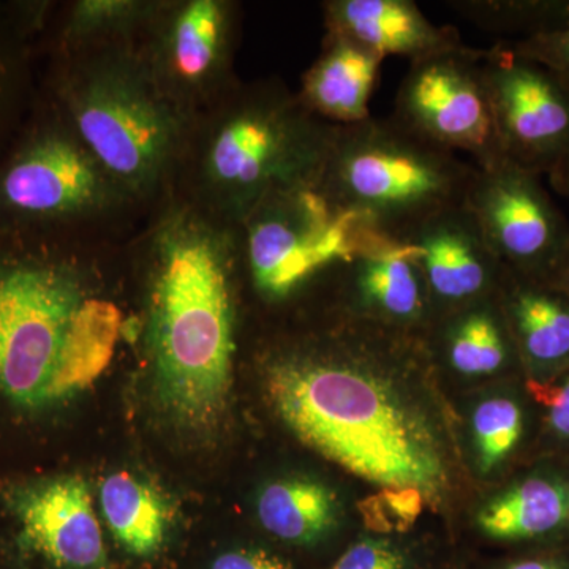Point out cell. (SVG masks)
Instances as JSON below:
<instances>
[{
	"label": "cell",
	"instance_id": "32",
	"mask_svg": "<svg viewBox=\"0 0 569 569\" xmlns=\"http://www.w3.org/2000/svg\"><path fill=\"white\" fill-rule=\"evenodd\" d=\"M503 569H569V559L560 553H542L511 561Z\"/></svg>",
	"mask_w": 569,
	"mask_h": 569
},
{
	"label": "cell",
	"instance_id": "5",
	"mask_svg": "<svg viewBox=\"0 0 569 569\" xmlns=\"http://www.w3.org/2000/svg\"><path fill=\"white\" fill-rule=\"evenodd\" d=\"M41 96L119 183L134 208L173 189L193 118L171 102L137 43L48 56Z\"/></svg>",
	"mask_w": 569,
	"mask_h": 569
},
{
	"label": "cell",
	"instance_id": "12",
	"mask_svg": "<svg viewBox=\"0 0 569 569\" xmlns=\"http://www.w3.org/2000/svg\"><path fill=\"white\" fill-rule=\"evenodd\" d=\"M466 206L498 261L515 274L546 282L569 249V220L541 176L505 162L479 170Z\"/></svg>",
	"mask_w": 569,
	"mask_h": 569
},
{
	"label": "cell",
	"instance_id": "34",
	"mask_svg": "<svg viewBox=\"0 0 569 569\" xmlns=\"http://www.w3.org/2000/svg\"><path fill=\"white\" fill-rule=\"evenodd\" d=\"M546 283H549L550 287L557 288L561 293L569 296V249L567 254H565L563 260L559 264V268L553 271V274L546 280Z\"/></svg>",
	"mask_w": 569,
	"mask_h": 569
},
{
	"label": "cell",
	"instance_id": "14",
	"mask_svg": "<svg viewBox=\"0 0 569 569\" xmlns=\"http://www.w3.org/2000/svg\"><path fill=\"white\" fill-rule=\"evenodd\" d=\"M402 242L417 250L436 317L493 298L507 274L466 203L430 217Z\"/></svg>",
	"mask_w": 569,
	"mask_h": 569
},
{
	"label": "cell",
	"instance_id": "29",
	"mask_svg": "<svg viewBox=\"0 0 569 569\" xmlns=\"http://www.w3.org/2000/svg\"><path fill=\"white\" fill-rule=\"evenodd\" d=\"M505 43V41H501ZM512 51L545 66L569 91V28L549 36L507 43Z\"/></svg>",
	"mask_w": 569,
	"mask_h": 569
},
{
	"label": "cell",
	"instance_id": "9",
	"mask_svg": "<svg viewBox=\"0 0 569 569\" xmlns=\"http://www.w3.org/2000/svg\"><path fill=\"white\" fill-rule=\"evenodd\" d=\"M107 546L80 475L0 471V569H102Z\"/></svg>",
	"mask_w": 569,
	"mask_h": 569
},
{
	"label": "cell",
	"instance_id": "26",
	"mask_svg": "<svg viewBox=\"0 0 569 569\" xmlns=\"http://www.w3.org/2000/svg\"><path fill=\"white\" fill-rule=\"evenodd\" d=\"M473 443L479 470L485 473L507 462L526 437V408L511 396L490 397L473 413Z\"/></svg>",
	"mask_w": 569,
	"mask_h": 569
},
{
	"label": "cell",
	"instance_id": "15",
	"mask_svg": "<svg viewBox=\"0 0 569 569\" xmlns=\"http://www.w3.org/2000/svg\"><path fill=\"white\" fill-rule=\"evenodd\" d=\"M340 291L339 316L410 335L436 318L417 250L381 241L329 269Z\"/></svg>",
	"mask_w": 569,
	"mask_h": 569
},
{
	"label": "cell",
	"instance_id": "13",
	"mask_svg": "<svg viewBox=\"0 0 569 569\" xmlns=\"http://www.w3.org/2000/svg\"><path fill=\"white\" fill-rule=\"evenodd\" d=\"M481 71L507 162L549 176L569 153V91L541 63L497 41Z\"/></svg>",
	"mask_w": 569,
	"mask_h": 569
},
{
	"label": "cell",
	"instance_id": "31",
	"mask_svg": "<svg viewBox=\"0 0 569 569\" xmlns=\"http://www.w3.org/2000/svg\"><path fill=\"white\" fill-rule=\"evenodd\" d=\"M211 569H293L276 553L264 549H234L220 553Z\"/></svg>",
	"mask_w": 569,
	"mask_h": 569
},
{
	"label": "cell",
	"instance_id": "16",
	"mask_svg": "<svg viewBox=\"0 0 569 569\" xmlns=\"http://www.w3.org/2000/svg\"><path fill=\"white\" fill-rule=\"evenodd\" d=\"M321 6L326 33L347 37L381 58L415 62L466 44L455 28L433 24L411 0H328Z\"/></svg>",
	"mask_w": 569,
	"mask_h": 569
},
{
	"label": "cell",
	"instance_id": "8",
	"mask_svg": "<svg viewBox=\"0 0 569 569\" xmlns=\"http://www.w3.org/2000/svg\"><path fill=\"white\" fill-rule=\"evenodd\" d=\"M244 283L266 306H282L329 269L387 241L329 208L313 187L266 194L239 223Z\"/></svg>",
	"mask_w": 569,
	"mask_h": 569
},
{
	"label": "cell",
	"instance_id": "18",
	"mask_svg": "<svg viewBox=\"0 0 569 569\" xmlns=\"http://www.w3.org/2000/svg\"><path fill=\"white\" fill-rule=\"evenodd\" d=\"M383 61L347 37L326 33L320 56L302 74L299 99L335 126L365 121L370 118V97Z\"/></svg>",
	"mask_w": 569,
	"mask_h": 569
},
{
	"label": "cell",
	"instance_id": "10",
	"mask_svg": "<svg viewBox=\"0 0 569 569\" xmlns=\"http://www.w3.org/2000/svg\"><path fill=\"white\" fill-rule=\"evenodd\" d=\"M239 31L234 0H159L137 47L164 96L194 119L239 81Z\"/></svg>",
	"mask_w": 569,
	"mask_h": 569
},
{
	"label": "cell",
	"instance_id": "24",
	"mask_svg": "<svg viewBox=\"0 0 569 569\" xmlns=\"http://www.w3.org/2000/svg\"><path fill=\"white\" fill-rule=\"evenodd\" d=\"M100 509L116 541L138 559L163 548L170 530V507L162 493L127 471L112 473L100 489Z\"/></svg>",
	"mask_w": 569,
	"mask_h": 569
},
{
	"label": "cell",
	"instance_id": "6",
	"mask_svg": "<svg viewBox=\"0 0 569 569\" xmlns=\"http://www.w3.org/2000/svg\"><path fill=\"white\" fill-rule=\"evenodd\" d=\"M478 167L395 118L336 126L313 189L340 216L402 242L436 213L466 203Z\"/></svg>",
	"mask_w": 569,
	"mask_h": 569
},
{
	"label": "cell",
	"instance_id": "25",
	"mask_svg": "<svg viewBox=\"0 0 569 569\" xmlns=\"http://www.w3.org/2000/svg\"><path fill=\"white\" fill-rule=\"evenodd\" d=\"M448 6L505 43L569 28V0H456Z\"/></svg>",
	"mask_w": 569,
	"mask_h": 569
},
{
	"label": "cell",
	"instance_id": "7",
	"mask_svg": "<svg viewBox=\"0 0 569 569\" xmlns=\"http://www.w3.org/2000/svg\"><path fill=\"white\" fill-rule=\"evenodd\" d=\"M134 208L54 104L41 96L0 153V228L91 234Z\"/></svg>",
	"mask_w": 569,
	"mask_h": 569
},
{
	"label": "cell",
	"instance_id": "17",
	"mask_svg": "<svg viewBox=\"0 0 569 569\" xmlns=\"http://www.w3.org/2000/svg\"><path fill=\"white\" fill-rule=\"evenodd\" d=\"M497 298L529 380L545 383L567 372L569 296L507 269Z\"/></svg>",
	"mask_w": 569,
	"mask_h": 569
},
{
	"label": "cell",
	"instance_id": "2",
	"mask_svg": "<svg viewBox=\"0 0 569 569\" xmlns=\"http://www.w3.org/2000/svg\"><path fill=\"white\" fill-rule=\"evenodd\" d=\"M102 247L89 234L0 228V458L41 443L127 337Z\"/></svg>",
	"mask_w": 569,
	"mask_h": 569
},
{
	"label": "cell",
	"instance_id": "33",
	"mask_svg": "<svg viewBox=\"0 0 569 569\" xmlns=\"http://www.w3.org/2000/svg\"><path fill=\"white\" fill-rule=\"evenodd\" d=\"M550 186L560 197H563L569 204V153L561 160L559 167L548 176Z\"/></svg>",
	"mask_w": 569,
	"mask_h": 569
},
{
	"label": "cell",
	"instance_id": "1",
	"mask_svg": "<svg viewBox=\"0 0 569 569\" xmlns=\"http://www.w3.org/2000/svg\"><path fill=\"white\" fill-rule=\"evenodd\" d=\"M421 343L343 316L317 335L272 343L260 358L266 396L296 438L383 489L441 501L449 466L438 429L399 388Z\"/></svg>",
	"mask_w": 569,
	"mask_h": 569
},
{
	"label": "cell",
	"instance_id": "19",
	"mask_svg": "<svg viewBox=\"0 0 569 569\" xmlns=\"http://www.w3.org/2000/svg\"><path fill=\"white\" fill-rule=\"evenodd\" d=\"M482 533L497 541L530 542L569 533V473L538 470L518 479L479 511Z\"/></svg>",
	"mask_w": 569,
	"mask_h": 569
},
{
	"label": "cell",
	"instance_id": "27",
	"mask_svg": "<svg viewBox=\"0 0 569 569\" xmlns=\"http://www.w3.org/2000/svg\"><path fill=\"white\" fill-rule=\"evenodd\" d=\"M425 497L413 489H381L362 501V519L376 533H400L417 522Z\"/></svg>",
	"mask_w": 569,
	"mask_h": 569
},
{
	"label": "cell",
	"instance_id": "3",
	"mask_svg": "<svg viewBox=\"0 0 569 569\" xmlns=\"http://www.w3.org/2000/svg\"><path fill=\"white\" fill-rule=\"evenodd\" d=\"M127 246L141 279L140 316L129 318L157 400L176 426L216 432L230 407L244 282L238 227L178 193L153 206Z\"/></svg>",
	"mask_w": 569,
	"mask_h": 569
},
{
	"label": "cell",
	"instance_id": "20",
	"mask_svg": "<svg viewBox=\"0 0 569 569\" xmlns=\"http://www.w3.org/2000/svg\"><path fill=\"white\" fill-rule=\"evenodd\" d=\"M54 9L52 2H0V153L28 118L39 82L33 59Z\"/></svg>",
	"mask_w": 569,
	"mask_h": 569
},
{
	"label": "cell",
	"instance_id": "4",
	"mask_svg": "<svg viewBox=\"0 0 569 569\" xmlns=\"http://www.w3.org/2000/svg\"><path fill=\"white\" fill-rule=\"evenodd\" d=\"M335 130L277 78L238 81L193 119L170 192L239 227L272 190L313 187Z\"/></svg>",
	"mask_w": 569,
	"mask_h": 569
},
{
	"label": "cell",
	"instance_id": "22",
	"mask_svg": "<svg viewBox=\"0 0 569 569\" xmlns=\"http://www.w3.org/2000/svg\"><path fill=\"white\" fill-rule=\"evenodd\" d=\"M437 339L448 366L463 377L496 376L519 359L497 296L440 317Z\"/></svg>",
	"mask_w": 569,
	"mask_h": 569
},
{
	"label": "cell",
	"instance_id": "28",
	"mask_svg": "<svg viewBox=\"0 0 569 569\" xmlns=\"http://www.w3.org/2000/svg\"><path fill=\"white\" fill-rule=\"evenodd\" d=\"M531 397L545 410V427L549 437L569 449V370L553 380L527 381Z\"/></svg>",
	"mask_w": 569,
	"mask_h": 569
},
{
	"label": "cell",
	"instance_id": "21",
	"mask_svg": "<svg viewBox=\"0 0 569 569\" xmlns=\"http://www.w3.org/2000/svg\"><path fill=\"white\" fill-rule=\"evenodd\" d=\"M159 0H73L54 7L39 52L70 54L116 43H138Z\"/></svg>",
	"mask_w": 569,
	"mask_h": 569
},
{
	"label": "cell",
	"instance_id": "30",
	"mask_svg": "<svg viewBox=\"0 0 569 569\" xmlns=\"http://www.w3.org/2000/svg\"><path fill=\"white\" fill-rule=\"evenodd\" d=\"M332 569H408L407 557L385 539L366 538L355 542Z\"/></svg>",
	"mask_w": 569,
	"mask_h": 569
},
{
	"label": "cell",
	"instance_id": "11",
	"mask_svg": "<svg viewBox=\"0 0 569 569\" xmlns=\"http://www.w3.org/2000/svg\"><path fill=\"white\" fill-rule=\"evenodd\" d=\"M477 48L438 52L410 62L396 97L392 118L425 140L471 156L490 170L507 162Z\"/></svg>",
	"mask_w": 569,
	"mask_h": 569
},
{
	"label": "cell",
	"instance_id": "23",
	"mask_svg": "<svg viewBox=\"0 0 569 569\" xmlns=\"http://www.w3.org/2000/svg\"><path fill=\"white\" fill-rule=\"evenodd\" d=\"M261 527L290 545H313L339 523L340 508L331 488L310 478L269 482L257 498Z\"/></svg>",
	"mask_w": 569,
	"mask_h": 569
}]
</instances>
